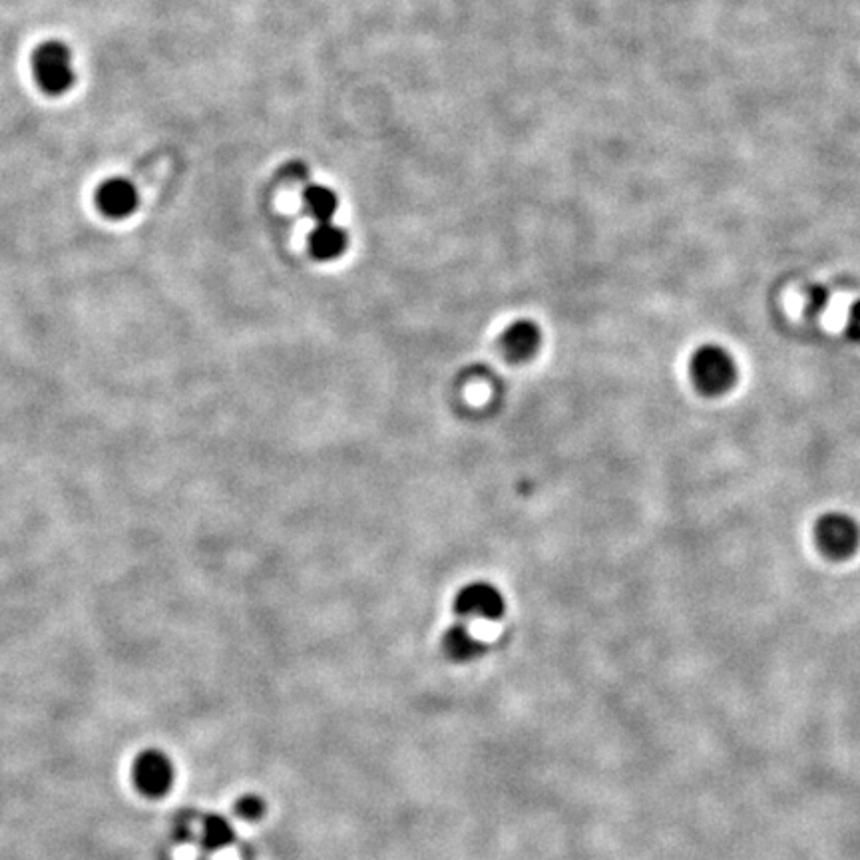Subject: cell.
Wrapping results in <instances>:
<instances>
[{
  "instance_id": "3957f363",
  "label": "cell",
  "mask_w": 860,
  "mask_h": 860,
  "mask_svg": "<svg viewBox=\"0 0 860 860\" xmlns=\"http://www.w3.org/2000/svg\"><path fill=\"white\" fill-rule=\"evenodd\" d=\"M814 544L829 560H848L860 546L859 522L848 514H823L814 524Z\"/></svg>"
},
{
  "instance_id": "ba28073f",
  "label": "cell",
  "mask_w": 860,
  "mask_h": 860,
  "mask_svg": "<svg viewBox=\"0 0 860 860\" xmlns=\"http://www.w3.org/2000/svg\"><path fill=\"white\" fill-rule=\"evenodd\" d=\"M442 649L448 659H453L456 663H466L484 654V644L477 640L466 625L456 623L442 635Z\"/></svg>"
},
{
  "instance_id": "8992f818",
  "label": "cell",
  "mask_w": 860,
  "mask_h": 860,
  "mask_svg": "<svg viewBox=\"0 0 860 860\" xmlns=\"http://www.w3.org/2000/svg\"><path fill=\"white\" fill-rule=\"evenodd\" d=\"M140 203L138 188L130 179H106L96 191V207L108 219H126L130 217Z\"/></svg>"
},
{
  "instance_id": "7c38bea8",
  "label": "cell",
  "mask_w": 860,
  "mask_h": 860,
  "mask_svg": "<svg viewBox=\"0 0 860 860\" xmlns=\"http://www.w3.org/2000/svg\"><path fill=\"white\" fill-rule=\"evenodd\" d=\"M236 814L248 823H255L265 814V802L257 795H245L236 802Z\"/></svg>"
},
{
  "instance_id": "30bf717a",
  "label": "cell",
  "mask_w": 860,
  "mask_h": 860,
  "mask_svg": "<svg viewBox=\"0 0 860 860\" xmlns=\"http://www.w3.org/2000/svg\"><path fill=\"white\" fill-rule=\"evenodd\" d=\"M303 202L317 224L331 222L333 215L337 214V205H339L333 191L321 188V186H309L303 193Z\"/></svg>"
},
{
  "instance_id": "277c9868",
  "label": "cell",
  "mask_w": 860,
  "mask_h": 860,
  "mask_svg": "<svg viewBox=\"0 0 860 860\" xmlns=\"http://www.w3.org/2000/svg\"><path fill=\"white\" fill-rule=\"evenodd\" d=\"M131 779L143 797L162 799L174 785V764L166 752L148 749L136 757Z\"/></svg>"
},
{
  "instance_id": "52a82bcc",
  "label": "cell",
  "mask_w": 860,
  "mask_h": 860,
  "mask_svg": "<svg viewBox=\"0 0 860 860\" xmlns=\"http://www.w3.org/2000/svg\"><path fill=\"white\" fill-rule=\"evenodd\" d=\"M540 343H542L540 327L536 322L526 319L513 322L502 334V349L513 361H528L534 357Z\"/></svg>"
},
{
  "instance_id": "5b68a950",
  "label": "cell",
  "mask_w": 860,
  "mask_h": 860,
  "mask_svg": "<svg viewBox=\"0 0 860 860\" xmlns=\"http://www.w3.org/2000/svg\"><path fill=\"white\" fill-rule=\"evenodd\" d=\"M504 609L506 604L498 587L486 582L465 585L454 599V611L465 620H501Z\"/></svg>"
},
{
  "instance_id": "4fadbf2b",
  "label": "cell",
  "mask_w": 860,
  "mask_h": 860,
  "mask_svg": "<svg viewBox=\"0 0 860 860\" xmlns=\"http://www.w3.org/2000/svg\"><path fill=\"white\" fill-rule=\"evenodd\" d=\"M847 333L852 341L860 343V301H857L848 313Z\"/></svg>"
},
{
  "instance_id": "6da1fadb",
  "label": "cell",
  "mask_w": 860,
  "mask_h": 860,
  "mask_svg": "<svg viewBox=\"0 0 860 860\" xmlns=\"http://www.w3.org/2000/svg\"><path fill=\"white\" fill-rule=\"evenodd\" d=\"M690 377L699 393L705 396H721L729 393L737 382V363L723 346H699L690 361Z\"/></svg>"
},
{
  "instance_id": "9c48e42d",
  "label": "cell",
  "mask_w": 860,
  "mask_h": 860,
  "mask_svg": "<svg viewBox=\"0 0 860 860\" xmlns=\"http://www.w3.org/2000/svg\"><path fill=\"white\" fill-rule=\"evenodd\" d=\"M346 248L345 231L341 227L334 226L333 222L317 224L311 231L309 250L317 260L329 262L339 257Z\"/></svg>"
},
{
  "instance_id": "8fae6325",
  "label": "cell",
  "mask_w": 860,
  "mask_h": 860,
  "mask_svg": "<svg viewBox=\"0 0 860 860\" xmlns=\"http://www.w3.org/2000/svg\"><path fill=\"white\" fill-rule=\"evenodd\" d=\"M236 838L233 826L231 823L219 817V814H210L202 826V847L207 850H219L231 845V840Z\"/></svg>"
},
{
  "instance_id": "7a4b0ae2",
  "label": "cell",
  "mask_w": 860,
  "mask_h": 860,
  "mask_svg": "<svg viewBox=\"0 0 860 860\" xmlns=\"http://www.w3.org/2000/svg\"><path fill=\"white\" fill-rule=\"evenodd\" d=\"M33 74L45 94H66L76 80L71 48L60 40L42 42L33 54Z\"/></svg>"
}]
</instances>
